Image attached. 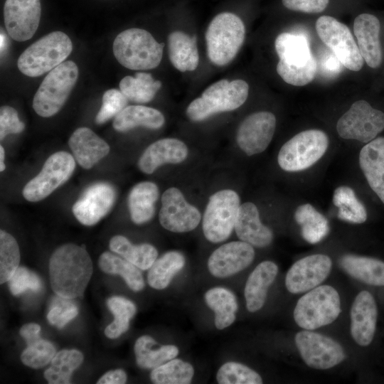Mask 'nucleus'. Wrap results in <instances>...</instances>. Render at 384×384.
Listing matches in <instances>:
<instances>
[{
    "label": "nucleus",
    "mask_w": 384,
    "mask_h": 384,
    "mask_svg": "<svg viewBox=\"0 0 384 384\" xmlns=\"http://www.w3.org/2000/svg\"><path fill=\"white\" fill-rule=\"evenodd\" d=\"M91 258L85 248L75 244L63 245L49 262V276L54 292L70 299L83 294L92 274Z\"/></svg>",
    "instance_id": "obj_1"
},
{
    "label": "nucleus",
    "mask_w": 384,
    "mask_h": 384,
    "mask_svg": "<svg viewBox=\"0 0 384 384\" xmlns=\"http://www.w3.org/2000/svg\"><path fill=\"white\" fill-rule=\"evenodd\" d=\"M274 47L279 58L277 72L284 82L304 86L312 81L317 65L304 36L282 33L276 38Z\"/></svg>",
    "instance_id": "obj_2"
},
{
    "label": "nucleus",
    "mask_w": 384,
    "mask_h": 384,
    "mask_svg": "<svg viewBox=\"0 0 384 384\" xmlns=\"http://www.w3.org/2000/svg\"><path fill=\"white\" fill-rule=\"evenodd\" d=\"M164 46L147 31L134 28L117 36L112 50L115 58L124 67L144 70L155 68L160 64Z\"/></svg>",
    "instance_id": "obj_3"
},
{
    "label": "nucleus",
    "mask_w": 384,
    "mask_h": 384,
    "mask_svg": "<svg viewBox=\"0 0 384 384\" xmlns=\"http://www.w3.org/2000/svg\"><path fill=\"white\" fill-rule=\"evenodd\" d=\"M248 92L249 85L245 80H220L189 104L186 115L193 122H201L217 113L234 110L245 103Z\"/></svg>",
    "instance_id": "obj_4"
},
{
    "label": "nucleus",
    "mask_w": 384,
    "mask_h": 384,
    "mask_svg": "<svg viewBox=\"0 0 384 384\" xmlns=\"http://www.w3.org/2000/svg\"><path fill=\"white\" fill-rule=\"evenodd\" d=\"M245 28L237 15L223 12L215 16L206 33L207 54L209 60L218 66L232 61L243 44Z\"/></svg>",
    "instance_id": "obj_5"
},
{
    "label": "nucleus",
    "mask_w": 384,
    "mask_h": 384,
    "mask_svg": "<svg viewBox=\"0 0 384 384\" xmlns=\"http://www.w3.org/2000/svg\"><path fill=\"white\" fill-rule=\"evenodd\" d=\"M73 50L71 40L62 31L51 32L28 46L19 56L18 70L38 77L64 62Z\"/></svg>",
    "instance_id": "obj_6"
},
{
    "label": "nucleus",
    "mask_w": 384,
    "mask_h": 384,
    "mask_svg": "<svg viewBox=\"0 0 384 384\" xmlns=\"http://www.w3.org/2000/svg\"><path fill=\"white\" fill-rule=\"evenodd\" d=\"M78 78V68L71 60L64 61L45 77L33 100V108L41 117H49L60 111Z\"/></svg>",
    "instance_id": "obj_7"
},
{
    "label": "nucleus",
    "mask_w": 384,
    "mask_h": 384,
    "mask_svg": "<svg viewBox=\"0 0 384 384\" xmlns=\"http://www.w3.org/2000/svg\"><path fill=\"white\" fill-rule=\"evenodd\" d=\"M341 313L338 292L331 286L321 285L311 289L297 302L294 319L301 328L314 330L335 321Z\"/></svg>",
    "instance_id": "obj_8"
},
{
    "label": "nucleus",
    "mask_w": 384,
    "mask_h": 384,
    "mask_svg": "<svg viewBox=\"0 0 384 384\" xmlns=\"http://www.w3.org/2000/svg\"><path fill=\"white\" fill-rule=\"evenodd\" d=\"M329 146V138L319 129L301 132L288 140L281 147L278 164L286 171L294 172L305 170L325 154Z\"/></svg>",
    "instance_id": "obj_9"
},
{
    "label": "nucleus",
    "mask_w": 384,
    "mask_h": 384,
    "mask_svg": "<svg viewBox=\"0 0 384 384\" xmlns=\"http://www.w3.org/2000/svg\"><path fill=\"white\" fill-rule=\"evenodd\" d=\"M240 206L239 196L230 189L219 191L209 198L202 223L203 234L208 241L218 243L230 237Z\"/></svg>",
    "instance_id": "obj_10"
},
{
    "label": "nucleus",
    "mask_w": 384,
    "mask_h": 384,
    "mask_svg": "<svg viewBox=\"0 0 384 384\" xmlns=\"http://www.w3.org/2000/svg\"><path fill=\"white\" fill-rule=\"evenodd\" d=\"M75 168V158L69 153L61 151L53 154L41 171L26 184L23 197L31 202L44 199L70 178Z\"/></svg>",
    "instance_id": "obj_11"
},
{
    "label": "nucleus",
    "mask_w": 384,
    "mask_h": 384,
    "mask_svg": "<svg viewBox=\"0 0 384 384\" xmlns=\"http://www.w3.org/2000/svg\"><path fill=\"white\" fill-rule=\"evenodd\" d=\"M384 129V113L366 100L356 101L338 120L336 130L346 139L368 143Z\"/></svg>",
    "instance_id": "obj_12"
},
{
    "label": "nucleus",
    "mask_w": 384,
    "mask_h": 384,
    "mask_svg": "<svg viewBox=\"0 0 384 384\" xmlns=\"http://www.w3.org/2000/svg\"><path fill=\"white\" fill-rule=\"evenodd\" d=\"M316 30L321 40L333 51L346 68L360 70L363 58L349 28L337 19L321 16L316 21Z\"/></svg>",
    "instance_id": "obj_13"
},
{
    "label": "nucleus",
    "mask_w": 384,
    "mask_h": 384,
    "mask_svg": "<svg viewBox=\"0 0 384 384\" xmlns=\"http://www.w3.org/2000/svg\"><path fill=\"white\" fill-rule=\"evenodd\" d=\"M295 343L305 363L315 369L331 368L346 358L344 351L338 342L309 330L298 332L295 336Z\"/></svg>",
    "instance_id": "obj_14"
},
{
    "label": "nucleus",
    "mask_w": 384,
    "mask_h": 384,
    "mask_svg": "<svg viewBox=\"0 0 384 384\" xmlns=\"http://www.w3.org/2000/svg\"><path fill=\"white\" fill-rule=\"evenodd\" d=\"M159 218L164 228L174 233H186L198 225L201 215L197 208L185 200L179 189L171 187L162 195Z\"/></svg>",
    "instance_id": "obj_15"
},
{
    "label": "nucleus",
    "mask_w": 384,
    "mask_h": 384,
    "mask_svg": "<svg viewBox=\"0 0 384 384\" xmlns=\"http://www.w3.org/2000/svg\"><path fill=\"white\" fill-rule=\"evenodd\" d=\"M114 187L107 182H96L89 186L72 208L77 220L87 226L104 218L116 201Z\"/></svg>",
    "instance_id": "obj_16"
},
{
    "label": "nucleus",
    "mask_w": 384,
    "mask_h": 384,
    "mask_svg": "<svg viewBox=\"0 0 384 384\" xmlns=\"http://www.w3.org/2000/svg\"><path fill=\"white\" fill-rule=\"evenodd\" d=\"M332 266L331 258L323 254H315L302 258L288 270L285 285L292 294L309 291L329 276Z\"/></svg>",
    "instance_id": "obj_17"
},
{
    "label": "nucleus",
    "mask_w": 384,
    "mask_h": 384,
    "mask_svg": "<svg viewBox=\"0 0 384 384\" xmlns=\"http://www.w3.org/2000/svg\"><path fill=\"white\" fill-rule=\"evenodd\" d=\"M40 0H6L4 18L6 31L14 40L26 41L36 33L41 19Z\"/></svg>",
    "instance_id": "obj_18"
},
{
    "label": "nucleus",
    "mask_w": 384,
    "mask_h": 384,
    "mask_svg": "<svg viewBox=\"0 0 384 384\" xmlns=\"http://www.w3.org/2000/svg\"><path fill=\"white\" fill-rule=\"evenodd\" d=\"M276 127V117L270 112H257L247 116L240 124L236 141L247 155L264 151L271 142Z\"/></svg>",
    "instance_id": "obj_19"
},
{
    "label": "nucleus",
    "mask_w": 384,
    "mask_h": 384,
    "mask_svg": "<svg viewBox=\"0 0 384 384\" xmlns=\"http://www.w3.org/2000/svg\"><path fill=\"white\" fill-rule=\"evenodd\" d=\"M378 316V306L374 295L367 290L361 291L351 309V334L358 345L368 347L374 342Z\"/></svg>",
    "instance_id": "obj_20"
},
{
    "label": "nucleus",
    "mask_w": 384,
    "mask_h": 384,
    "mask_svg": "<svg viewBox=\"0 0 384 384\" xmlns=\"http://www.w3.org/2000/svg\"><path fill=\"white\" fill-rule=\"evenodd\" d=\"M255 258L252 245L244 241H233L215 250L208 260L210 273L218 278L234 275L247 267Z\"/></svg>",
    "instance_id": "obj_21"
},
{
    "label": "nucleus",
    "mask_w": 384,
    "mask_h": 384,
    "mask_svg": "<svg viewBox=\"0 0 384 384\" xmlns=\"http://www.w3.org/2000/svg\"><path fill=\"white\" fill-rule=\"evenodd\" d=\"M188 148L181 140L174 138L161 139L150 144L138 161L139 169L151 174L165 164H178L188 156Z\"/></svg>",
    "instance_id": "obj_22"
},
{
    "label": "nucleus",
    "mask_w": 384,
    "mask_h": 384,
    "mask_svg": "<svg viewBox=\"0 0 384 384\" xmlns=\"http://www.w3.org/2000/svg\"><path fill=\"white\" fill-rule=\"evenodd\" d=\"M380 21L370 14H361L354 20L353 32L360 53L367 65L378 68L382 63V50L379 38Z\"/></svg>",
    "instance_id": "obj_23"
},
{
    "label": "nucleus",
    "mask_w": 384,
    "mask_h": 384,
    "mask_svg": "<svg viewBox=\"0 0 384 384\" xmlns=\"http://www.w3.org/2000/svg\"><path fill=\"white\" fill-rule=\"evenodd\" d=\"M68 144L75 159L85 169H91L106 156L110 150L109 144L87 127L75 129Z\"/></svg>",
    "instance_id": "obj_24"
},
{
    "label": "nucleus",
    "mask_w": 384,
    "mask_h": 384,
    "mask_svg": "<svg viewBox=\"0 0 384 384\" xmlns=\"http://www.w3.org/2000/svg\"><path fill=\"white\" fill-rule=\"evenodd\" d=\"M234 229L240 240L255 247H267L273 240L272 231L262 223L257 208L250 202L240 205Z\"/></svg>",
    "instance_id": "obj_25"
},
{
    "label": "nucleus",
    "mask_w": 384,
    "mask_h": 384,
    "mask_svg": "<svg viewBox=\"0 0 384 384\" xmlns=\"http://www.w3.org/2000/svg\"><path fill=\"white\" fill-rule=\"evenodd\" d=\"M358 159L370 188L384 204V137H376L367 143Z\"/></svg>",
    "instance_id": "obj_26"
},
{
    "label": "nucleus",
    "mask_w": 384,
    "mask_h": 384,
    "mask_svg": "<svg viewBox=\"0 0 384 384\" xmlns=\"http://www.w3.org/2000/svg\"><path fill=\"white\" fill-rule=\"evenodd\" d=\"M278 273L277 265L272 261L260 262L251 272L245 287L247 309L250 312L260 310L264 305L268 288Z\"/></svg>",
    "instance_id": "obj_27"
},
{
    "label": "nucleus",
    "mask_w": 384,
    "mask_h": 384,
    "mask_svg": "<svg viewBox=\"0 0 384 384\" xmlns=\"http://www.w3.org/2000/svg\"><path fill=\"white\" fill-rule=\"evenodd\" d=\"M350 276L368 286L384 288V261L372 257L346 255L339 261Z\"/></svg>",
    "instance_id": "obj_28"
},
{
    "label": "nucleus",
    "mask_w": 384,
    "mask_h": 384,
    "mask_svg": "<svg viewBox=\"0 0 384 384\" xmlns=\"http://www.w3.org/2000/svg\"><path fill=\"white\" fill-rule=\"evenodd\" d=\"M159 195L158 186L150 181L140 182L131 189L127 205L131 219L134 223L143 224L153 218Z\"/></svg>",
    "instance_id": "obj_29"
},
{
    "label": "nucleus",
    "mask_w": 384,
    "mask_h": 384,
    "mask_svg": "<svg viewBox=\"0 0 384 384\" xmlns=\"http://www.w3.org/2000/svg\"><path fill=\"white\" fill-rule=\"evenodd\" d=\"M168 53L172 65L179 71H193L198 65L196 37L174 31L168 37Z\"/></svg>",
    "instance_id": "obj_30"
},
{
    "label": "nucleus",
    "mask_w": 384,
    "mask_h": 384,
    "mask_svg": "<svg viewBox=\"0 0 384 384\" xmlns=\"http://www.w3.org/2000/svg\"><path fill=\"white\" fill-rule=\"evenodd\" d=\"M164 122L163 114L154 108L130 105L127 106L114 117L112 126L116 131L124 132L137 127L158 129L164 125Z\"/></svg>",
    "instance_id": "obj_31"
},
{
    "label": "nucleus",
    "mask_w": 384,
    "mask_h": 384,
    "mask_svg": "<svg viewBox=\"0 0 384 384\" xmlns=\"http://www.w3.org/2000/svg\"><path fill=\"white\" fill-rule=\"evenodd\" d=\"M204 299L208 306L214 311L215 327L223 329L233 324L238 309L237 298L228 289L216 287L208 289Z\"/></svg>",
    "instance_id": "obj_32"
},
{
    "label": "nucleus",
    "mask_w": 384,
    "mask_h": 384,
    "mask_svg": "<svg viewBox=\"0 0 384 384\" xmlns=\"http://www.w3.org/2000/svg\"><path fill=\"white\" fill-rule=\"evenodd\" d=\"M156 341L148 335L142 336L135 342L134 350L136 362L144 369H154L176 358L179 352L174 345H164L154 349Z\"/></svg>",
    "instance_id": "obj_33"
},
{
    "label": "nucleus",
    "mask_w": 384,
    "mask_h": 384,
    "mask_svg": "<svg viewBox=\"0 0 384 384\" xmlns=\"http://www.w3.org/2000/svg\"><path fill=\"white\" fill-rule=\"evenodd\" d=\"M186 259L178 251H169L156 259L149 269L147 282L155 289L166 288L184 267Z\"/></svg>",
    "instance_id": "obj_34"
},
{
    "label": "nucleus",
    "mask_w": 384,
    "mask_h": 384,
    "mask_svg": "<svg viewBox=\"0 0 384 384\" xmlns=\"http://www.w3.org/2000/svg\"><path fill=\"white\" fill-rule=\"evenodd\" d=\"M110 248L142 270H149L158 256V251L153 245L147 243L132 245L122 235L112 237Z\"/></svg>",
    "instance_id": "obj_35"
},
{
    "label": "nucleus",
    "mask_w": 384,
    "mask_h": 384,
    "mask_svg": "<svg viewBox=\"0 0 384 384\" xmlns=\"http://www.w3.org/2000/svg\"><path fill=\"white\" fill-rule=\"evenodd\" d=\"M294 219L301 226L303 238L309 243L320 242L329 232L328 220L309 203L301 205L296 209Z\"/></svg>",
    "instance_id": "obj_36"
},
{
    "label": "nucleus",
    "mask_w": 384,
    "mask_h": 384,
    "mask_svg": "<svg viewBox=\"0 0 384 384\" xmlns=\"http://www.w3.org/2000/svg\"><path fill=\"white\" fill-rule=\"evenodd\" d=\"M161 82L154 80L150 73L139 72L134 77L125 76L119 82L120 91L129 101L146 103L153 100Z\"/></svg>",
    "instance_id": "obj_37"
},
{
    "label": "nucleus",
    "mask_w": 384,
    "mask_h": 384,
    "mask_svg": "<svg viewBox=\"0 0 384 384\" xmlns=\"http://www.w3.org/2000/svg\"><path fill=\"white\" fill-rule=\"evenodd\" d=\"M98 265L105 273L119 274L132 290L139 292L144 289L145 283L140 269L127 260L105 252L100 255Z\"/></svg>",
    "instance_id": "obj_38"
},
{
    "label": "nucleus",
    "mask_w": 384,
    "mask_h": 384,
    "mask_svg": "<svg viewBox=\"0 0 384 384\" xmlns=\"http://www.w3.org/2000/svg\"><path fill=\"white\" fill-rule=\"evenodd\" d=\"M82 361L83 355L80 351L62 350L52 359L50 366L44 372V377L50 384L70 383L73 372Z\"/></svg>",
    "instance_id": "obj_39"
},
{
    "label": "nucleus",
    "mask_w": 384,
    "mask_h": 384,
    "mask_svg": "<svg viewBox=\"0 0 384 384\" xmlns=\"http://www.w3.org/2000/svg\"><path fill=\"white\" fill-rule=\"evenodd\" d=\"M333 203L338 208L339 219L356 224L366 221L367 210L351 188L346 186L338 187L334 193Z\"/></svg>",
    "instance_id": "obj_40"
},
{
    "label": "nucleus",
    "mask_w": 384,
    "mask_h": 384,
    "mask_svg": "<svg viewBox=\"0 0 384 384\" xmlns=\"http://www.w3.org/2000/svg\"><path fill=\"white\" fill-rule=\"evenodd\" d=\"M193 375L191 363L174 358L152 369L150 378L156 384H189Z\"/></svg>",
    "instance_id": "obj_41"
},
{
    "label": "nucleus",
    "mask_w": 384,
    "mask_h": 384,
    "mask_svg": "<svg viewBox=\"0 0 384 384\" xmlns=\"http://www.w3.org/2000/svg\"><path fill=\"white\" fill-rule=\"evenodd\" d=\"M107 305L114 319L106 327L105 334L110 338H117L128 330L129 321L135 315L137 307L132 302L122 297L109 298Z\"/></svg>",
    "instance_id": "obj_42"
},
{
    "label": "nucleus",
    "mask_w": 384,
    "mask_h": 384,
    "mask_svg": "<svg viewBox=\"0 0 384 384\" xmlns=\"http://www.w3.org/2000/svg\"><path fill=\"white\" fill-rule=\"evenodd\" d=\"M20 252L16 239L4 230L0 231V283L9 282L19 267Z\"/></svg>",
    "instance_id": "obj_43"
},
{
    "label": "nucleus",
    "mask_w": 384,
    "mask_h": 384,
    "mask_svg": "<svg viewBox=\"0 0 384 384\" xmlns=\"http://www.w3.org/2000/svg\"><path fill=\"white\" fill-rule=\"evenodd\" d=\"M220 384H261V376L247 366L237 362L222 365L216 374Z\"/></svg>",
    "instance_id": "obj_44"
},
{
    "label": "nucleus",
    "mask_w": 384,
    "mask_h": 384,
    "mask_svg": "<svg viewBox=\"0 0 384 384\" xmlns=\"http://www.w3.org/2000/svg\"><path fill=\"white\" fill-rule=\"evenodd\" d=\"M55 354L54 346L40 338L27 345V348L21 353V360L27 366L41 368L51 362Z\"/></svg>",
    "instance_id": "obj_45"
},
{
    "label": "nucleus",
    "mask_w": 384,
    "mask_h": 384,
    "mask_svg": "<svg viewBox=\"0 0 384 384\" xmlns=\"http://www.w3.org/2000/svg\"><path fill=\"white\" fill-rule=\"evenodd\" d=\"M128 100L122 92L116 89L107 90L102 97V105L95 117V122L102 124L115 117L127 107Z\"/></svg>",
    "instance_id": "obj_46"
},
{
    "label": "nucleus",
    "mask_w": 384,
    "mask_h": 384,
    "mask_svg": "<svg viewBox=\"0 0 384 384\" xmlns=\"http://www.w3.org/2000/svg\"><path fill=\"white\" fill-rule=\"evenodd\" d=\"M9 287L12 294L18 295L28 289L35 292L41 290L42 282L33 272L18 267L9 280Z\"/></svg>",
    "instance_id": "obj_47"
},
{
    "label": "nucleus",
    "mask_w": 384,
    "mask_h": 384,
    "mask_svg": "<svg viewBox=\"0 0 384 384\" xmlns=\"http://www.w3.org/2000/svg\"><path fill=\"white\" fill-rule=\"evenodd\" d=\"M25 124L21 122L17 111L9 106L0 109V139L2 141L10 134H18L23 131Z\"/></svg>",
    "instance_id": "obj_48"
},
{
    "label": "nucleus",
    "mask_w": 384,
    "mask_h": 384,
    "mask_svg": "<svg viewBox=\"0 0 384 384\" xmlns=\"http://www.w3.org/2000/svg\"><path fill=\"white\" fill-rule=\"evenodd\" d=\"M288 9L308 14L321 13L329 4V0H282Z\"/></svg>",
    "instance_id": "obj_49"
},
{
    "label": "nucleus",
    "mask_w": 384,
    "mask_h": 384,
    "mask_svg": "<svg viewBox=\"0 0 384 384\" xmlns=\"http://www.w3.org/2000/svg\"><path fill=\"white\" fill-rule=\"evenodd\" d=\"M127 379L126 373L122 369L110 370L97 382V384H123Z\"/></svg>",
    "instance_id": "obj_50"
},
{
    "label": "nucleus",
    "mask_w": 384,
    "mask_h": 384,
    "mask_svg": "<svg viewBox=\"0 0 384 384\" xmlns=\"http://www.w3.org/2000/svg\"><path fill=\"white\" fill-rule=\"evenodd\" d=\"M62 307L63 309L60 314L58 321L55 324L58 329L63 328L68 322L74 319L78 314L77 306L69 302L64 304V306Z\"/></svg>",
    "instance_id": "obj_51"
},
{
    "label": "nucleus",
    "mask_w": 384,
    "mask_h": 384,
    "mask_svg": "<svg viewBox=\"0 0 384 384\" xmlns=\"http://www.w3.org/2000/svg\"><path fill=\"white\" fill-rule=\"evenodd\" d=\"M41 326L34 323L23 325L20 329L21 336L25 339L27 345L40 338Z\"/></svg>",
    "instance_id": "obj_52"
},
{
    "label": "nucleus",
    "mask_w": 384,
    "mask_h": 384,
    "mask_svg": "<svg viewBox=\"0 0 384 384\" xmlns=\"http://www.w3.org/2000/svg\"><path fill=\"white\" fill-rule=\"evenodd\" d=\"M340 64L341 63L335 55H329L325 60L324 68L329 72H338L340 70Z\"/></svg>",
    "instance_id": "obj_53"
},
{
    "label": "nucleus",
    "mask_w": 384,
    "mask_h": 384,
    "mask_svg": "<svg viewBox=\"0 0 384 384\" xmlns=\"http://www.w3.org/2000/svg\"><path fill=\"white\" fill-rule=\"evenodd\" d=\"M62 309L63 307L61 306H55L50 309L47 315V319L50 324L55 326L58 321Z\"/></svg>",
    "instance_id": "obj_54"
},
{
    "label": "nucleus",
    "mask_w": 384,
    "mask_h": 384,
    "mask_svg": "<svg viewBox=\"0 0 384 384\" xmlns=\"http://www.w3.org/2000/svg\"><path fill=\"white\" fill-rule=\"evenodd\" d=\"M6 166L4 164V149L3 146H0V171H3Z\"/></svg>",
    "instance_id": "obj_55"
},
{
    "label": "nucleus",
    "mask_w": 384,
    "mask_h": 384,
    "mask_svg": "<svg viewBox=\"0 0 384 384\" xmlns=\"http://www.w3.org/2000/svg\"><path fill=\"white\" fill-rule=\"evenodd\" d=\"M1 53H2L5 49H6V36L4 33H1Z\"/></svg>",
    "instance_id": "obj_56"
}]
</instances>
